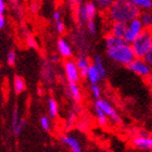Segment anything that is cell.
<instances>
[{"mask_svg": "<svg viewBox=\"0 0 152 152\" xmlns=\"http://www.w3.org/2000/svg\"><path fill=\"white\" fill-rule=\"evenodd\" d=\"M142 60L145 61L148 65H151V63H152V51H149L148 53L145 54V57L142 58Z\"/></svg>", "mask_w": 152, "mask_h": 152, "instance_id": "obj_30", "label": "cell"}, {"mask_svg": "<svg viewBox=\"0 0 152 152\" xmlns=\"http://www.w3.org/2000/svg\"><path fill=\"white\" fill-rule=\"evenodd\" d=\"M77 16H78L79 21H82V22H87V21H88V18H87V13H86L85 6H79L78 12H77Z\"/></svg>", "mask_w": 152, "mask_h": 152, "instance_id": "obj_24", "label": "cell"}, {"mask_svg": "<svg viewBox=\"0 0 152 152\" xmlns=\"http://www.w3.org/2000/svg\"><path fill=\"white\" fill-rule=\"evenodd\" d=\"M126 28H127V24H125V23L113 22L111 25V34L110 35L117 38H123L124 39V35L126 33Z\"/></svg>", "mask_w": 152, "mask_h": 152, "instance_id": "obj_11", "label": "cell"}, {"mask_svg": "<svg viewBox=\"0 0 152 152\" xmlns=\"http://www.w3.org/2000/svg\"><path fill=\"white\" fill-rule=\"evenodd\" d=\"M31 10H32V12L35 13L36 11L38 10V4H37V3H35V2L32 3V6H31Z\"/></svg>", "mask_w": 152, "mask_h": 152, "instance_id": "obj_36", "label": "cell"}, {"mask_svg": "<svg viewBox=\"0 0 152 152\" xmlns=\"http://www.w3.org/2000/svg\"><path fill=\"white\" fill-rule=\"evenodd\" d=\"M64 71H65V75L69 80V84H76L79 80V72L77 70V66L74 61L67 60L64 63Z\"/></svg>", "mask_w": 152, "mask_h": 152, "instance_id": "obj_7", "label": "cell"}, {"mask_svg": "<svg viewBox=\"0 0 152 152\" xmlns=\"http://www.w3.org/2000/svg\"><path fill=\"white\" fill-rule=\"evenodd\" d=\"M51 60H52V62H58V61H59V57H58L57 54H54V56H52V59H51Z\"/></svg>", "mask_w": 152, "mask_h": 152, "instance_id": "obj_37", "label": "cell"}, {"mask_svg": "<svg viewBox=\"0 0 152 152\" xmlns=\"http://www.w3.org/2000/svg\"><path fill=\"white\" fill-rule=\"evenodd\" d=\"M125 44H126V42H125V40H124L123 38H117L112 35H108L105 37V46H107L108 49L120 47V46L125 45Z\"/></svg>", "mask_w": 152, "mask_h": 152, "instance_id": "obj_16", "label": "cell"}, {"mask_svg": "<svg viewBox=\"0 0 152 152\" xmlns=\"http://www.w3.org/2000/svg\"><path fill=\"white\" fill-rule=\"evenodd\" d=\"M143 26L141 25L140 21L137 19L132 20L129 23H127V28H126V33L124 35V40L126 44H132L135 39H136L138 36L143 32Z\"/></svg>", "mask_w": 152, "mask_h": 152, "instance_id": "obj_4", "label": "cell"}, {"mask_svg": "<svg viewBox=\"0 0 152 152\" xmlns=\"http://www.w3.org/2000/svg\"><path fill=\"white\" fill-rule=\"evenodd\" d=\"M7 60H8V63L10 65H14L15 63V60H16V53L14 52L13 50L9 51V53H8V57H7Z\"/></svg>", "mask_w": 152, "mask_h": 152, "instance_id": "obj_27", "label": "cell"}, {"mask_svg": "<svg viewBox=\"0 0 152 152\" xmlns=\"http://www.w3.org/2000/svg\"><path fill=\"white\" fill-rule=\"evenodd\" d=\"M52 18H53V20L56 21V22H59L61 19V13L59 12V11H56V12H53V15H52Z\"/></svg>", "mask_w": 152, "mask_h": 152, "instance_id": "obj_33", "label": "cell"}, {"mask_svg": "<svg viewBox=\"0 0 152 152\" xmlns=\"http://www.w3.org/2000/svg\"><path fill=\"white\" fill-rule=\"evenodd\" d=\"M138 20L140 21L141 25L143 26L145 29H150L152 25V14L150 11H140L139 15H138Z\"/></svg>", "mask_w": 152, "mask_h": 152, "instance_id": "obj_15", "label": "cell"}, {"mask_svg": "<svg viewBox=\"0 0 152 152\" xmlns=\"http://www.w3.org/2000/svg\"><path fill=\"white\" fill-rule=\"evenodd\" d=\"M69 92H70L71 98L75 102H79L82 100V92L77 84H69Z\"/></svg>", "mask_w": 152, "mask_h": 152, "instance_id": "obj_17", "label": "cell"}, {"mask_svg": "<svg viewBox=\"0 0 152 152\" xmlns=\"http://www.w3.org/2000/svg\"><path fill=\"white\" fill-rule=\"evenodd\" d=\"M61 141L65 146L69 147L72 152H83L82 145L76 137L71 136V135H64L63 137H61Z\"/></svg>", "mask_w": 152, "mask_h": 152, "instance_id": "obj_10", "label": "cell"}, {"mask_svg": "<svg viewBox=\"0 0 152 152\" xmlns=\"http://www.w3.org/2000/svg\"><path fill=\"white\" fill-rule=\"evenodd\" d=\"M90 90H91V94L96 100L101 99V89H100L99 85H91L90 86Z\"/></svg>", "mask_w": 152, "mask_h": 152, "instance_id": "obj_26", "label": "cell"}, {"mask_svg": "<svg viewBox=\"0 0 152 152\" xmlns=\"http://www.w3.org/2000/svg\"><path fill=\"white\" fill-rule=\"evenodd\" d=\"M130 2L133 3L135 7H137L139 10L142 9L145 11H149L152 7L151 0H130Z\"/></svg>", "mask_w": 152, "mask_h": 152, "instance_id": "obj_20", "label": "cell"}, {"mask_svg": "<svg viewBox=\"0 0 152 152\" xmlns=\"http://www.w3.org/2000/svg\"><path fill=\"white\" fill-rule=\"evenodd\" d=\"M6 26V19L3 14H0V28H3Z\"/></svg>", "mask_w": 152, "mask_h": 152, "instance_id": "obj_35", "label": "cell"}, {"mask_svg": "<svg viewBox=\"0 0 152 152\" xmlns=\"http://www.w3.org/2000/svg\"><path fill=\"white\" fill-rule=\"evenodd\" d=\"M110 1H112V2H113V1H115V0H110Z\"/></svg>", "mask_w": 152, "mask_h": 152, "instance_id": "obj_39", "label": "cell"}, {"mask_svg": "<svg viewBox=\"0 0 152 152\" xmlns=\"http://www.w3.org/2000/svg\"><path fill=\"white\" fill-rule=\"evenodd\" d=\"M6 11V3L3 0H0V14H3Z\"/></svg>", "mask_w": 152, "mask_h": 152, "instance_id": "obj_34", "label": "cell"}, {"mask_svg": "<svg viewBox=\"0 0 152 152\" xmlns=\"http://www.w3.org/2000/svg\"><path fill=\"white\" fill-rule=\"evenodd\" d=\"M96 107H98L100 110L102 111V113L104 114L107 118H110L111 121H113L114 123H121L122 120H121L120 115L116 112V110L113 108V105L105 99H98L95 103Z\"/></svg>", "mask_w": 152, "mask_h": 152, "instance_id": "obj_5", "label": "cell"}, {"mask_svg": "<svg viewBox=\"0 0 152 152\" xmlns=\"http://www.w3.org/2000/svg\"><path fill=\"white\" fill-rule=\"evenodd\" d=\"M95 111H96V114H97V118H98V123L100 126H105L107 123H108V118L105 116L104 114L102 113V111L98 107H96L95 105Z\"/></svg>", "mask_w": 152, "mask_h": 152, "instance_id": "obj_23", "label": "cell"}, {"mask_svg": "<svg viewBox=\"0 0 152 152\" xmlns=\"http://www.w3.org/2000/svg\"><path fill=\"white\" fill-rule=\"evenodd\" d=\"M58 50H59V53L64 58H70L73 54L71 46L64 39H59V41H58Z\"/></svg>", "mask_w": 152, "mask_h": 152, "instance_id": "obj_13", "label": "cell"}, {"mask_svg": "<svg viewBox=\"0 0 152 152\" xmlns=\"http://www.w3.org/2000/svg\"><path fill=\"white\" fill-rule=\"evenodd\" d=\"M40 125L42 127V129L46 130V132H49L51 128V124H50V120L48 116H41L40 117Z\"/></svg>", "mask_w": 152, "mask_h": 152, "instance_id": "obj_25", "label": "cell"}, {"mask_svg": "<svg viewBox=\"0 0 152 152\" xmlns=\"http://www.w3.org/2000/svg\"><path fill=\"white\" fill-rule=\"evenodd\" d=\"M107 54L112 61L122 64V65H128L136 59L132 48H130V45L128 44L122 45L120 47L112 48V49H108Z\"/></svg>", "mask_w": 152, "mask_h": 152, "instance_id": "obj_3", "label": "cell"}, {"mask_svg": "<svg viewBox=\"0 0 152 152\" xmlns=\"http://www.w3.org/2000/svg\"><path fill=\"white\" fill-rule=\"evenodd\" d=\"M57 31L60 34H62V33L64 32V29H65V27H64V23L62 22V21H59V22H57Z\"/></svg>", "mask_w": 152, "mask_h": 152, "instance_id": "obj_32", "label": "cell"}, {"mask_svg": "<svg viewBox=\"0 0 152 152\" xmlns=\"http://www.w3.org/2000/svg\"><path fill=\"white\" fill-rule=\"evenodd\" d=\"M27 45L31 48H37V42H36L34 37H28L27 38Z\"/></svg>", "mask_w": 152, "mask_h": 152, "instance_id": "obj_31", "label": "cell"}, {"mask_svg": "<svg viewBox=\"0 0 152 152\" xmlns=\"http://www.w3.org/2000/svg\"><path fill=\"white\" fill-rule=\"evenodd\" d=\"M76 1H77V2H79V1H80V0H76Z\"/></svg>", "mask_w": 152, "mask_h": 152, "instance_id": "obj_38", "label": "cell"}, {"mask_svg": "<svg viewBox=\"0 0 152 152\" xmlns=\"http://www.w3.org/2000/svg\"><path fill=\"white\" fill-rule=\"evenodd\" d=\"M74 120H75V114H74L73 112H71L70 116H69V118H67V122H66V129L71 128V126H72V125H73V123H74Z\"/></svg>", "mask_w": 152, "mask_h": 152, "instance_id": "obj_29", "label": "cell"}, {"mask_svg": "<svg viewBox=\"0 0 152 152\" xmlns=\"http://www.w3.org/2000/svg\"><path fill=\"white\" fill-rule=\"evenodd\" d=\"M130 48L136 59H142L145 54L152 51V34L150 29H143L135 40L132 42Z\"/></svg>", "mask_w": 152, "mask_h": 152, "instance_id": "obj_2", "label": "cell"}, {"mask_svg": "<svg viewBox=\"0 0 152 152\" xmlns=\"http://www.w3.org/2000/svg\"><path fill=\"white\" fill-rule=\"evenodd\" d=\"M87 29L89 31V33L91 34V35H95L96 32H97V28H96V25L94 21H87Z\"/></svg>", "mask_w": 152, "mask_h": 152, "instance_id": "obj_28", "label": "cell"}, {"mask_svg": "<svg viewBox=\"0 0 152 152\" xmlns=\"http://www.w3.org/2000/svg\"><path fill=\"white\" fill-rule=\"evenodd\" d=\"M76 66H77V70L79 72V75H82L83 77H86V72L88 70V67L90 66L89 64V59L85 56H80V57L77 59V62H76Z\"/></svg>", "mask_w": 152, "mask_h": 152, "instance_id": "obj_14", "label": "cell"}, {"mask_svg": "<svg viewBox=\"0 0 152 152\" xmlns=\"http://www.w3.org/2000/svg\"><path fill=\"white\" fill-rule=\"evenodd\" d=\"M13 86H14V90L16 94H22L25 90V82L22 77L20 76H15L14 77V82H13Z\"/></svg>", "mask_w": 152, "mask_h": 152, "instance_id": "obj_22", "label": "cell"}, {"mask_svg": "<svg viewBox=\"0 0 152 152\" xmlns=\"http://www.w3.org/2000/svg\"><path fill=\"white\" fill-rule=\"evenodd\" d=\"M84 6H85L88 21H94V18H95L96 14H97V7H96V4L92 2V1H89V2H87L86 4H84Z\"/></svg>", "mask_w": 152, "mask_h": 152, "instance_id": "obj_19", "label": "cell"}, {"mask_svg": "<svg viewBox=\"0 0 152 152\" xmlns=\"http://www.w3.org/2000/svg\"><path fill=\"white\" fill-rule=\"evenodd\" d=\"M48 111H49V116L51 118H54L58 115L59 107H58L57 101L53 98H50L48 100Z\"/></svg>", "mask_w": 152, "mask_h": 152, "instance_id": "obj_21", "label": "cell"}, {"mask_svg": "<svg viewBox=\"0 0 152 152\" xmlns=\"http://www.w3.org/2000/svg\"><path fill=\"white\" fill-rule=\"evenodd\" d=\"M133 145L134 147H136L137 149L139 150H146V151H150L152 149V139L149 135L147 136H137L133 139Z\"/></svg>", "mask_w": 152, "mask_h": 152, "instance_id": "obj_8", "label": "cell"}, {"mask_svg": "<svg viewBox=\"0 0 152 152\" xmlns=\"http://www.w3.org/2000/svg\"><path fill=\"white\" fill-rule=\"evenodd\" d=\"M86 78L88 79V82L91 84V85H98L100 80H101V76L99 74V72L97 71L94 65H90L88 67V70L86 72Z\"/></svg>", "mask_w": 152, "mask_h": 152, "instance_id": "obj_12", "label": "cell"}, {"mask_svg": "<svg viewBox=\"0 0 152 152\" xmlns=\"http://www.w3.org/2000/svg\"><path fill=\"white\" fill-rule=\"evenodd\" d=\"M128 69H129L132 72L136 73L137 75L141 76V77H145V78H148L151 76V67L150 65L145 62L142 59H135V60L129 63L128 65Z\"/></svg>", "mask_w": 152, "mask_h": 152, "instance_id": "obj_6", "label": "cell"}, {"mask_svg": "<svg viewBox=\"0 0 152 152\" xmlns=\"http://www.w3.org/2000/svg\"><path fill=\"white\" fill-rule=\"evenodd\" d=\"M24 126H25V120L20 117L19 109H18V107H15L12 113V129L14 135L18 136L22 133V129Z\"/></svg>", "mask_w": 152, "mask_h": 152, "instance_id": "obj_9", "label": "cell"}, {"mask_svg": "<svg viewBox=\"0 0 152 152\" xmlns=\"http://www.w3.org/2000/svg\"><path fill=\"white\" fill-rule=\"evenodd\" d=\"M109 16L112 22L129 23L132 20L137 19L140 10L135 7L130 0H115L109 8Z\"/></svg>", "mask_w": 152, "mask_h": 152, "instance_id": "obj_1", "label": "cell"}, {"mask_svg": "<svg viewBox=\"0 0 152 152\" xmlns=\"http://www.w3.org/2000/svg\"><path fill=\"white\" fill-rule=\"evenodd\" d=\"M92 65L97 69V71H98L100 76H101V78H104L105 76H107V71H105V67H104V65H103V61H102L101 58L99 57V56H96L95 62H94Z\"/></svg>", "mask_w": 152, "mask_h": 152, "instance_id": "obj_18", "label": "cell"}]
</instances>
